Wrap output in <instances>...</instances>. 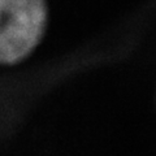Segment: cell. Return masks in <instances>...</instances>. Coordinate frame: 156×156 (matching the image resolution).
I'll return each mask as SVG.
<instances>
[{
	"mask_svg": "<svg viewBox=\"0 0 156 156\" xmlns=\"http://www.w3.org/2000/svg\"><path fill=\"white\" fill-rule=\"evenodd\" d=\"M46 22L44 0H0V60L14 64L38 44Z\"/></svg>",
	"mask_w": 156,
	"mask_h": 156,
	"instance_id": "cell-1",
	"label": "cell"
}]
</instances>
